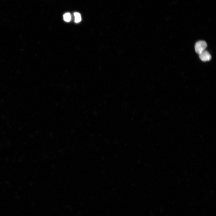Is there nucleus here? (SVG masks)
I'll return each instance as SVG.
<instances>
[{
  "mask_svg": "<svg viewBox=\"0 0 216 216\" xmlns=\"http://www.w3.org/2000/svg\"><path fill=\"white\" fill-rule=\"evenodd\" d=\"M207 47L206 43L204 41L200 40L195 44V49L196 52L199 54L205 50Z\"/></svg>",
  "mask_w": 216,
  "mask_h": 216,
  "instance_id": "1",
  "label": "nucleus"
},
{
  "mask_svg": "<svg viewBox=\"0 0 216 216\" xmlns=\"http://www.w3.org/2000/svg\"><path fill=\"white\" fill-rule=\"evenodd\" d=\"M199 56L200 59L203 62L209 61L212 58L209 52L205 50L200 54Z\"/></svg>",
  "mask_w": 216,
  "mask_h": 216,
  "instance_id": "2",
  "label": "nucleus"
},
{
  "mask_svg": "<svg viewBox=\"0 0 216 216\" xmlns=\"http://www.w3.org/2000/svg\"><path fill=\"white\" fill-rule=\"evenodd\" d=\"M74 15L75 17V22L76 23H78L81 21V17L80 13L77 12H74Z\"/></svg>",
  "mask_w": 216,
  "mask_h": 216,
  "instance_id": "3",
  "label": "nucleus"
},
{
  "mask_svg": "<svg viewBox=\"0 0 216 216\" xmlns=\"http://www.w3.org/2000/svg\"><path fill=\"white\" fill-rule=\"evenodd\" d=\"M71 15L69 13H66L63 15L64 20L66 22H70L71 20Z\"/></svg>",
  "mask_w": 216,
  "mask_h": 216,
  "instance_id": "4",
  "label": "nucleus"
}]
</instances>
